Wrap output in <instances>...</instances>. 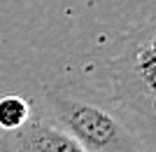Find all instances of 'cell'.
Instances as JSON below:
<instances>
[{"label": "cell", "mask_w": 156, "mask_h": 152, "mask_svg": "<svg viewBox=\"0 0 156 152\" xmlns=\"http://www.w3.org/2000/svg\"><path fill=\"white\" fill-rule=\"evenodd\" d=\"M12 136V152H89L49 117H30Z\"/></svg>", "instance_id": "3"}, {"label": "cell", "mask_w": 156, "mask_h": 152, "mask_svg": "<svg viewBox=\"0 0 156 152\" xmlns=\"http://www.w3.org/2000/svg\"><path fill=\"white\" fill-rule=\"evenodd\" d=\"M30 119V103L21 96H2L0 98V129L16 131Z\"/></svg>", "instance_id": "4"}, {"label": "cell", "mask_w": 156, "mask_h": 152, "mask_svg": "<svg viewBox=\"0 0 156 152\" xmlns=\"http://www.w3.org/2000/svg\"><path fill=\"white\" fill-rule=\"evenodd\" d=\"M156 24L144 19L126 31L121 47L110 61L114 103L151 129L156 119Z\"/></svg>", "instance_id": "2"}, {"label": "cell", "mask_w": 156, "mask_h": 152, "mask_svg": "<svg viewBox=\"0 0 156 152\" xmlns=\"http://www.w3.org/2000/svg\"><path fill=\"white\" fill-rule=\"evenodd\" d=\"M47 117L89 152H151L147 136L130 124L135 119L117 103H100L65 89L44 91Z\"/></svg>", "instance_id": "1"}]
</instances>
